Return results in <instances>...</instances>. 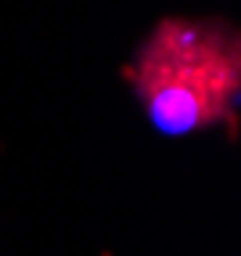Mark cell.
<instances>
[{
	"label": "cell",
	"mask_w": 241,
	"mask_h": 256,
	"mask_svg": "<svg viewBox=\"0 0 241 256\" xmlns=\"http://www.w3.org/2000/svg\"><path fill=\"white\" fill-rule=\"evenodd\" d=\"M126 80L162 134L234 126L241 105L238 29L223 18H159L137 47Z\"/></svg>",
	"instance_id": "1"
}]
</instances>
